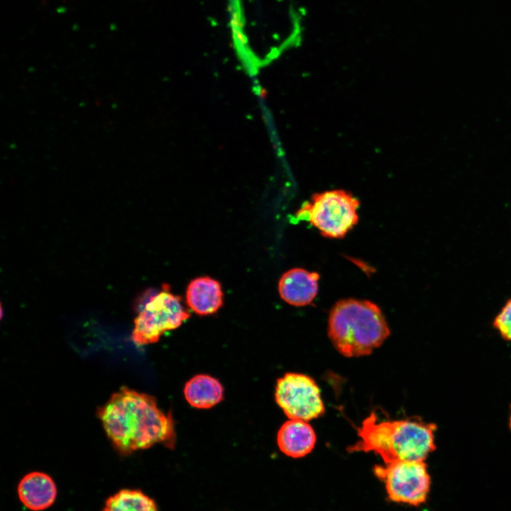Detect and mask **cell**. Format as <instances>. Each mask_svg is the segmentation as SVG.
Returning a JSON list of instances; mask_svg holds the SVG:
<instances>
[{"label":"cell","instance_id":"8","mask_svg":"<svg viewBox=\"0 0 511 511\" xmlns=\"http://www.w3.org/2000/svg\"><path fill=\"white\" fill-rule=\"evenodd\" d=\"M319 275L302 268H292L285 272L278 282L280 297L293 306L309 304L318 291Z\"/></svg>","mask_w":511,"mask_h":511},{"label":"cell","instance_id":"10","mask_svg":"<svg viewBox=\"0 0 511 511\" xmlns=\"http://www.w3.org/2000/svg\"><path fill=\"white\" fill-rule=\"evenodd\" d=\"M316 434L307 422L290 419L280 428L277 442L280 451L292 458H300L309 454L316 444Z\"/></svg>","mask_w":511,"mask_h":511},{"label":"cell","instance_id":"12","mask_svg":"<svg viewBox=\"0 0 511 511\" xmlns=\"http://www.w3.org/2000/svg\"><path fill=\"white\" fill-rule=\"evenodd\" d=\"M185 399L194 407L210 408L223 399L224 388L216 378L208 375H197L185 384Z\"/></svg>","mask_w":511,"mask_h":511},{"label":"cell","instance_id":"5","mask_svg":"<svg viewBox=\"0 0 511 511\" xmlns=\"http://www.w3.org/2000/svg\"><path fill=\"white\" fill-rule=\"evenodd\" d=\"M359 201L351 193L334 189L314 194L297 216L307 220L327 238H341L358 223Z\"/></svg>","mask_w":511,"mask_h":511},{"label":"cell","instance_id":"15","mask_svg":"<svg viewBox=\"0 0 511 511\" xmlns=\"http://www.w3.org/2000/svg\"><path fill=\"white\" fill-rule=\"evenodd\" d=\"M260 96L261 97H265L266 96V91L265 90H260Z\"/></svg>","mask_w":511,"mask_h":511},{"label":"cell","instance_id":"4","mask_svg":"<svg viewBox=\"0 0 511 511\" xmlns=\"http://www.w3.org/2000/svg\"><path fill=\"white\" fill-rule=\"evenodd\" d=\"M137 310L131 338L139 346L157 342L164 333L178 328L190 315L181 298L170 292L166 286L158 293L143 295Z\"/></svg>","mask_w":511,"mask_h":511},{"label":"cell","instance_id":"14","mask_svg":"<svg viewBox=\"0 0 511 511\" xmlns=\"http://www.w3.org/2000/svg\"><path fill=\"white\" fill-rule=\"evenodd\" d=\"M493 326L504 339L511 341V298L495 317Z\"/></svg>","mask_w":511,"mask_h":511},{"label":"cell","instance_id":"6","mask_svg":"<svg viewBox=\"0 0 511 511\" xmlns=\"http://www.w3.org/2000/svg\"><path fill=\"white\" fill-rule=\"evenodd\" d=\"M385 484L389 498L417 506L424 503L430 488V476L424 461H395L373 468Z\"/></svg>","mask_w":511,"mask_h":511},{"label":"cell","instance_id":"9","mask_svg":"<svg viewBox=\"0 0 511 511\" xmlns=\"http://www.w3.org/2000/svg\"><path fill=\"white\" fill-rule=\"evenodd\" d=\"M17 492L21 503L32 511L48 509L57 497L55 481L49 475L39 471L24 476L18 483Z\"/></svg>","mask_w":511,"mask_h":511},{"label":"cell","instance_id":"1","mask_svg":"<svg viewBox=\"0 0 511 511\" xmlns=\"http://www.w3.org/2000/svg\"><path fill=\"white\" fill-rule=\"evenodd\" d=\"M97 414L108 437L123 455L148 449L162 443L172 448L175 441L171 415L157 406L155 399L148 394L122 387Z\"/></svg>","mask_w":511,"mask_h":511},{"label":"cell","instance_id":"11","mask_svg":"<svg viewBox=\"0 0 511 511\" xmlns=\"http://www.w3.org/2000/svg\"><path fill=\"white\" fill-rule=\"evenodd\" d=\"M188 307L199 315L215 313L223 304V292L216 280L204 276L192 280L186 290Z\"/></svg>","mask_w":511,"mask_h":511},{"label":"cell","instance_id":"2","mask_svg":"<svg viewBox=\"0 0 511 511\" xmlns=\"http://www.w3.org/2000/svg\"><path fill=\"white\" fill-rule=\"evenodd\" d=\"M435 424L402 419L378 422L374 412L357 429L360 439L348 446V452L373 451L384 463L395 461H424L436 449Z\"/></svg>","mask_w":511,"mask_h":511},{"label":"cell","instance_id":"7","mask_svg":"<svg viewBox=\"0 0 511 511\" xmlns=\"http://www.w3.org/2000/svg\"><path fill=\"white\" fill-rule=\"evenodd\" d=\"M275 400L290 419L308 422L324 413L320 390L311 377L287 373L277 381Z\"/></svg>","mask_w":511,"mask_h":511},{"label":"cell","instance_id":"3","mask_svg":"<svg viewBox=\"0 0 511 511\" xmlns=\"http://www.w3.org/2000/svg\"><path fill=\"white\" fill-rule=\"evenodd\" d=\"M390 332L380 309L367 300L346 299L331 308L328 336L342 356H367L380 346Z\"/></svg>","mask_w":511,"mask_h":511},{"label":"cell","instance_id":"13","mask_svg":"<svg viewBox=\"0 0 511 511\" xmlns=\"http://www.w3.org/2000/svg\"><path fill=\"white\" fill-rule=\"evenodd\" d=\"M102 511H158L154 500L139 490L122 489L110 496Z\"/></svg>","mask_w":511,"mask_h":511},{"label":"cell","instance_id":"16","mask_svg":"<svg viewBox=\"0 0 511 511\" xmlns=\"http://www.w3.org/2000/svg\"><path fill=\"white\" fill-rule=\"evenodd\" d=\"M510 427L511 429V412H510Z\"/></svg>","mask_w":511,"mask_h":511}]
</instances>
